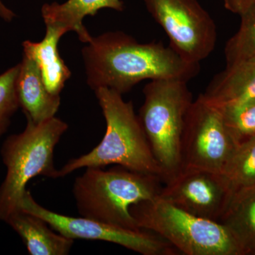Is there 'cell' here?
<instances>
[{
  "mask_svg": "<svg viewBox=\"0 0 255 255\" xmlns=\"http://www.w3.org/2000/svg\"><path fill=\"white\" fill-rule=\"evenodd\" d=\"M201 95L217 107L255 99V58L226 65L223 71L214 75Z\"/></svg>",
  "mask_w": 255,
  "mask_h": 255,
  "instance_id": "12",
  "label": "cell"
},
{
  "mask_svg": "<svg viewBox=\"0 0 255 255\" xmlns=\"http://www.w3.org/2000/svg\"><path fill=\"white\" fill-rule=\"evenodd\" d=\"M6 223L21 238L31 255H67L74 240L55 233L46 221L25 211H16Z\"/></svg>",
  "mask_w": 255,
  "mask_h": 255,
  "instance_id": "14",
  "label": "cell"
},
{
  "mask_svg": "<svg viewBox=\"0 0 255 255\" xmlns=\"http://www.w3.org/2000/svg\"><path fill=\"white\" fill-rule=\"evenodd\" d=\"M15 16L16 14L14 11L8 8L2 1L0 0V18H2L6 22H10L14 19Z\"/></svg>",
  "mask_w": 255,
  "mask_h": 255,
  "instance_id": "22",
  "label": "cell"
},
{
  "mask_svg": "<svg viewBox=\"0 0 255 255\" xmlns=\"http://www.w3.org/2000/svg\"><path fill=\"white\" fill-rule=\"evenodd\" d=\"M68 129V124L56 117L39 124L27 120L22 132L5 140L1 155L6 174L0 186V221L6 222L19 211L31 179L37 176L58 179L54 150Z\"/></svg>",
  "mask_w": 255,
  "mask_h": 255,
  "instance_id": "4",
  "label": "cell"
},
{
  "mask_svg": "<svg viewBox=\"0 0 255 255\" xmlns=\"http://www.w3.org/2000/svg\"><path fill=\"white\" fill-rule=\"evenodd\" d=\"M223 2L226 9L240 16L255 5V0H225Z\"/></svg>",
  "mask_w": 255,
  "mask_h": 255,
  "instance_id": "21",
  "label": "cell"
},
{
  "mask_svg": "<svg viewBox=\"0 0 255 255\" xmlns=\"http://www.w3.org/2000/svg\"><path fill=\"white\" fill-rule=\"evenodd\" d=\"M219 223L235 238L243 255L255 249V184L233 192Z\"/></svg>",
  "mask_w": 255,
  "mask_h": 255,
  "instance_id": "16",
  "label": "cell"
},
{
  "mask_svg": "<svg viewBox=\"0 0 255 255\" xmlns=\"http://www.w3.org/2000/svg\"><path fill=\"white\" fill-rule=\"evenodd\" d=\"M82 54L87 82L94 91L106 87L124 95L143 80L189 82L200 72V64L187 62L169 45L139 43L123 31L92 37Z\"/></svg>",
  "mask_w": 255,
  "mask_h": 255,
  "instance_id": "1",
  "label": "cell"
},
{
  "mask_svg": "<svg viewBox=\"0 0 255 255\" xmlns=\"http://www.w3.org/2000/svg\"><path fill=\"white\" fill-rule=\"evenodd\" d=\"M188 82L161 79L143 88L138 118L154 157L164 174V183L182 168L181 142L193 96Z\"/></svg>",
  "mask_w": 255,
  "mask_h": 255,
  "instance_id": "5",
  "label": "cell"
},
{
  "mask_svg": "<svg viewBox=\"0 0 255 255\" xmlns=\"http://www.w3.org/2000/svg\"><path fill=\"white\" fill-rule=\"evenodd\" d=\"M19 63L0 75V136L7 130L11 117L19 108L16 80Z\"/></svg>",
  "mask_w": 255,
  "mask_h": 255,
  "instance_id": "20",
  "label": "cell"
},
{
  "mask_svg": "<svg viewBox=\"0 0 255 255\" xmlns=\"http://www.w3.org/2000/svg\"><path fill=\"white\" fill-rule=\"evenodd\" d=\"M67 31L59 26L46 25V33L40 42H23V54L31 58L39 68L48 91L60 95L71 73L58 51V43Z\"/></svg>",
  "mask_w": 255,
  "mask_h": 255,
  "instance_id": "13",
  "label": "cell"
},
{
  "mask_svg": "<svg viewBox=\"0 0 255 255\" xmlns=\"http://www.w3.org/2000/svg\"><path fill=\"white\" fill-rule=\"evenodd\" d=\"M130 211L140 229L155 233L182 254L243 255L222 224L194 216L159 196L132 206Z\"/></svg>",
  "mask_w": 255,
  "mask_h": 255,
  "instance_id": "6",
  "label": "cell"
},
{
  "mask_svg": "<svg viewBox=\"0 0 255 255\" xmlns=\"http://www.w3.org/2000/svg\"><path fill=\"white\" fill-rule=\"evenodd\" d=\"M105 117L106 132L102 141L88 153L70 159L58 169L64 177L79 169L105 168L117 164L132 171L156 176L164 182V174L157 162L132 102L106 87L95 90Z\"/></svg>",
  "mask_w": 255,
  "mask_h": 255,
  "instance_id": "2",
  "label": "cell"
},
{
  "mask_svg": "<svg viewBox=\"0 0 255 255\" xmlns=\"http://www.w3.org/2000/svg\"><path fill=\"white\" fill-rule=\"evenodd\" d=\"M223 174L234 190L255 184V135L238 144Z\"/></svg>",
  "mask_w": 255,
  "mask_h": 255,
  "instance_id": "17",
  "label": "cell"
},
{
  "mask_svg": "<svg viewBox=\"0 0 255 255\" xmlns=\"http://www.w3.org/2000/svg\"><path fill=\"white\" fill-rule=\"evenodd\" d=\"M85 169L73 184V196L79 214L112 226L142 230L130 214V208L158 197L162 179L119 165L109 169Z\"/></svg>",
  "mask_w": 255,
  "mask_h": 255,
  "instance_id": "3",
  "label": "cell"
},
{
  "mask_svg": "<svg viewBox=\"0 0 255 255\" xmlns=\"http://www.w3.org/2000/svg\"><path fill=\"white\" fill-rule=\"evenodd\" d=\"M238 145L221 110L199 95L186 117L181 142L182 168L194 167L223 174Z\"/></svg>",
  "mask_w": 255,
  "mask_h": 255,
  "instance_id": "7",
  "label": "cell"
},
{
  "mask_svg": "<svg viewBox=\"0 0 255 255\" xmlns=\"http://www.w3.org/2000/svg\"><path fill=\"white\" fill-rule=\"evenodd\" d=\"M225 1V0H223V1Z\"/></svg>",
  "mask_w": 255,
  "mask_h": 255,
  "instance_id": "24",
  "label": "cell"
},
{
  "mask_svg": "<svg viewBox=\"0 0 255 255\" xmlns=\"http://www.w3.org/2000/svg\"><path fill=\"white\" fill-rule=\"evenodd\" d=\"M251 255H255V249L254 250V251L252 252V253H251Z\"/></svg>",
  "mask_w": 255,
  "mask_h": 255,
  "instance_id": "23",
  "label": "cell"
},
{
  "mask_svg": "<svg viewBox=\"0 0 255 255\" xmlns=\"http://www.w3.org/2000/svg\"><path fill=\"white\" fill-rule=\"evenodd\" d=\"M234 191L222 173L183 167L164 182L159 197L194 216L219 223Z\"/></svg>",
  "mask_w": 255,
  "mask_h": 255,
  "instance_id": "10",
  "label": "cell"
},
{
  "mask_svg": "<svg viewBox=\"0 0 255 255\" xmlns=\"http://www.w3.org/2000/svg\"><path fill=\"white\" fill-rule=\"evenodd\" d=\"M218 108L238 144L255 135V99Z\"/></svg>",
  "mask_w": 255,
  "mask_h": 255,
  "instance_id": "19",
  "label": "cell"
},
{
  "mask_svg": "<svg viewBox=\"0 0 255 255\" xmlns=\"http://www.w3.org/2000/svg\"><path fill=\"white\" fill-rule=\"evenodd\" d=\"M19 210L39 216L52 229L74 241L108 242L142 255H174L179 253L163 238L150 231H134L82 216L71 217L53 212L38 204L28 190L21 199Z\"/></svg>",
  "mask_w": 255,
  "mask_h": 255,
  "instance_id": "9",
  "label": "cell"
},
{
  "mask_svg": "<svg viewBox=\"0 0 255 255\" xmlns=\"http://www.w3.org/2000/svg\"><path fill=\"white\" fill-rule=\"evenodd\" d=\"M105 8L122 11L124 3L122 0H68L62 4H43L41 14L46 25L59 26L67 32H76L80 41L88 43L92 36L84 26L83 19Z\"/></svg>",
  "mask_w": 255,
  "mask_h": 255,
  "instance_id": "15",
  "label": "cell"
},
{
  "mask_svg": "<svg viewBox=\"0 0 255 255\" xmlns=\"http://www.w3.org/2000/svg\"><path fill=\"white\" fill-rule=\"evenodd\" d=\"M239 29L226 43V65L255 58V5L241 15Z\"/></svg>",
  "mask_w": 255,
  "mask_h": 255,
  "instance_id": "18",
  "label": "cell"
},
{
  "mask_svg": "<svg viewBox=\"0 0 255 255\" xmlns=\"http://www.w3.org/2000/svg\"><path fill=\"white\" fill-rule=\"evenodd\" d=\"M16 89L20 107L27 120L39 124L55 117L60 95L48 91L36 63L24 55L19 63Z\"/></svg>",
  "mask_w": 255,
  "mask_h": 255,
  "instance_id": "11",
  "label": "cell"
},
{
  "mask_svg": "<svg viewBox=\"0 0 255 255\" xmlns=\"http://www.w3.org/2000/svg\"><path fill=\"white\" fill-rule=\"evenodd\" d=\"M146 9L165 32L169 46L184 60L200 64L214 51L217 28L197 0H144Z\"/></svg>",
  "mask_w": 255,
  "mask_h": 255,
  "instance_id": "8",
  "label": "cell"
}]
</instances>
